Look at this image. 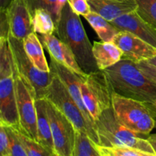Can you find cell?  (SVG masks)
<instances>
[{"mask_svg": "<svg viewBox=\"0 0 156 156\" xmlns=\"http://www.w3.org/2000/svg\"><path fill=\"white\" fill-rule=\"evenodd\" d=\"M151 107H152V110H153V112H154V115H155V117H156V103L154 104H150Z\"/></svg>", "mask_w": 156, "mask_h": 156, "instance_id": "35", "label": "cell"}, {"mask_svg": "<svg viewBox=\"0 0 156 156\" xmlns=\"http://www.w3.org/2000/svg\"><path fill=\"white\" fill-rule=\"evenodd\" d=\"M0 156H10V141L7 129L0 123Z\"/></svg>", "mask_w": 156, "mask_h": 156, "instance_id": "29", "label": "cell"}, {"mask_svg": "<svg viewBox=\"0 0 156 156\" xmlns=\"http://www.w3.org/2000/svg\"><path fill=\"white\" fill-rule=\"evenodd\" d=\"M92 12L101 15L108 21L136 10L135 0H88Z\"/></svg>", "mask_w": 156, "mask_h": 156, "instance_id": "16", "label": "cell"}, {"mask_svg": "<svg viewBox=\"0 0 156 156\" xmlns=\"http://www.w3.org/2000/svg\"><path fill=\"white\" fill-rule=\"evenodd\" d=\"M11 36L18 40H23L33 33L32 15L27 0H13L6 10Z\"/></svg>", "mask_w": 156, "mask_h": 156, "instance_id": "12", "label": "cell"}, {"mask_svg": "<svg viewBox=\"0 0 156 156\" xmlns=\"http://www.w3.org/2000/svg\"><path fill=\"white\" fill-rule=\"evenodd\" d=\"M96 145L86 134L76 131L73 156H101Z\"/></svg>", "mask_w": 156, "mask_h": 156, "instance_id": "23", "label": "cell"}, {"mask_svg": "<svg viewBox=\"0 0 156 156\" xmlns=\"http://www.w3.org/2000/svg\"><path fill=\"white\" fill-rule=\"evenodd\" d=\"M45 98L70 120L76 131L84 133L95 144L99 145L98 136L96 130L88 125L85 116L71 97L66 87L55 74L47 89Z\"/></svg>", "mask_w": 156, "mask_h": 156, "instance_id": "5", "label": "cell"}, {"mask_svg": "<svg viewBox=\"0 0 156 156\" xmlns=\"http://www.w3.org/2000/svg\"><path fill=\"white\" fill-rule=\"evenodd\" d=\"M15 129V128H14ZM15 129L17 136L22 143L28 156H53V154L40 144L36 140H34L23 133L19 129Z\"/></svg>", "mask_w": 156, "mask_h": 156, "instance_id": "24", "label": "cell"}, {"mask_svg": "<svg viewBox=\"0 0 156 156\" xmlns=\"http://www.w3.org/2000/svg\"><path fill=\"white\" fill-rule=\"evenodd\" d=\"M112 153L118 156H156V153L144 152L133 148L107 147Z\"/></svg>", "mask_w": 156, "mask_h": 156, "instance_id": "27", "label": "cell"}, {"mask_svg": "<svg viewBox=\"0 0 156 156\" xmlns=\"http://www.w3.org/2000/svg\"><path fill=\"white\" fill-rule=\"evenodd\" d=\"M137 67L147 79L156 84V67L149 63L147 60L136 62Z\"/></svg>", "mask_w": 156, "mask_h": 156, "instance_id": "30", "label": "cell"}, {"mask_svg": "<svg viewBox=\"0 0 156 156\" xmlns=\"http://www.w3.org/2000/svg\"><path fill=\"white\" fill-rule=\"evenodd\" d=\"M35 105L37 119V142L52 154H54L51 126L47 112V100L46 98H36Z\"/></svg>", "mask_w": 156, "mask_h": 156, "instance_id": "17", "label": "cell"}, {"mask_svg": "<svg viewBox=\"0 0 156 156\" xmlns=\"http://www.w3.org/2000/svg\"><path fill=\"white\" fill-rule=\"evenodd\" d=\"M112 108L117 120L133 132L140 120L147 114L154 113L150 104L124 97L115 92L112 96Z\"/></svg>", "mask_w": 156, "mask_h": 156, "instance_id": "9", "label": "cell"}, {"mask_svg": "<svg viewBox=\"0 0 156 156\" xmlns=\"http://www.w3.org/2000/svg\"><path fill=\"white\" fill-rule=\"evenodd\" d=\"M50 69L51 71L62 81V83L66 87L67 90L69 92L70 95L73 98L74 101L81 110L83 115L85 116L88 125L91 126L92 129L96 130L95 122L93 120L91 116L88 113V110L85 108L84 105L83 100H82V93H81V82L84 80L82 78L76 75L71 70L69 69L66 66H64L62 64L56 62L55 59L50 57ZM97 132V131H96Z\"/></svg>", "mask_w": 156, "mask_h": 156, "instance_id": "11", "label": "cell"}, {"mask_svg": "<svg viewBox=\"0 0 156 156\" xmlns=\"http://www.w3.org/2000/svg\"><path fill=\"white\" fill-rule=\"evenodd\" d=\"M112 42L121 50L123 59L138 62L156 56L155 47L129 32L120 31Z\"/></svg>", "mask_w": 156, "mask_h": 156, "instance_id": "10", "label": "cell"}, {"mask_svg": "<svg viewBox=\"0 0 156 156\" xmlns=\"http://www.w3.org/2000/svg\"><path fill=\"white\" fill-rule=\"evenodd\" d=\"M12 1L13 0H0V11L6 10Z\"/></svg>", "mask_w": 156, "mask_h": 156, "instance_id": "32", "label": "cell"}, {"mask_svg": "<svg viewBox=\"0 0 156 156\" xmlns=\"http://www.w3.org/2000/svg\"><path fill=\"white\" fill-rule=\"evenodd\" d=\"M103 71L114 92L144 103H156V84L143 74L135 62L123 58Z\"/></svg>", "mask_w": 156, "mask_h": 156, "instance_id": "1", "label": "cell"}, {"mask_svg": "<svg viewBox=\"0 0 156 156\" xmlns=\"http://www.w3.org/2000/svg\"><path fill=\"white\" fill-rule=\"evenodd\" d=\"M84 17L101 41L111 42L116 35L120 32L110 21L96 12L91 11Z\"/></svg>", "mask_w": 156, "mask_h": 156, "instance_id": "20", "label": "cell"}, {"mask_svg": "<svg viewBox=\"0 0 156 156\" xmlns=\"http://www.w3.org/2000/svg\"><path fill=\"white\" fill-rule=\"evenodd\" d=\"M136 12L147 22L156 27V0H135Z\"/></svg>", "mask_w": 156, "mask_h": 156, "instance_id": "25", "label": "cell"}, {"mask_svg": "<svg viewBox=\"0 0 156 156\" xmlns=\"http://www.w3.org/2000/svg\"><path fill=\"white\" fill-rule=\"evenodd\" d=\"M27 2L31 15L37 9H47L51 14L56 27L67 0H27Z\"/></svg>", "mask_w": 156, "mask_h": 156, "instance_id": "22", "label": "cell"}, {"mask_svg": "<svg viewBox=\"0 0 156 156\" xmlns=\"http://www.w3.org/2000/svg\"><path fill=\"white\" fill-rule=\"evenodd\" d=\"M24 49L32 63L37 69L44 73H50V66L44 55L43 45L37 33L33 32L23 40Z\"/></svg>", "mask_w": 156, "mask_h": 156, "instance_id": "19", "label": "cell"}, {"mask_svg": "<svg viewBox=\"0 0 156 156\" xmlns=\"http://www.w3.org/2000/svg\"><path fill=\"white\" fill-rule=\"evenodd\" d=\"M10 36V26L6 11H0V40H8Z\"/></svg>", "mask_w": 156, "mask_h": 156, "instance_id": "31", "label": "cell"}, {"mask_svg": "<svg viewBox=\"0 0 156 156\" xmlns=\"http://www.w3.org/2000/svg\"><path fill=\"white\" fill-rule=\"evenodd\" d=\"M34 31L39 34H53L56 32L55 24L51 14L44 9H37L32 13Z\"/></svg>", "mask_w": 156, "mask_h": 156, "instance_id": "21", "label": "cell"}, {"mask_svg": "<svg viewBox=\"0 0 156 156\" xmlns=\"http://www.w3.org/2000/svg\"><path fill=\"white\" fill-rule=\"evenodd\" d=\"M38 37L50 57L83 79L86 78L88 74L79 66L73 52L66 44L53 34H40Z\"/></svg>", "mask_w": 156, "mask_h": 156, "instance_id": "13", "label": "cell"}, {"mask_svg": "<svg viewBox=\"0 0 156 156\" xmlns=\"http://www.w3.org/2000/svg\"><path fill=\"white\" fill-rule=\"evenodd\" d=\"M0 123L20 130L15 63L9 39L0 40Z\"/></svg>", "mask_w": 156, "mask_h": 156, "instance_id": "3", "label": "cell"}, {"mask_svg": "<svg viewBox=\"0 0 156 156\" xmlns=\"http://www.w3.org/2000/svg\"><path fill=\"white\" fill-rule=\"evenodd\" d=\"M147 140L149 142V143L151 144V146H152L154 151H155V152L156 153V133L153 134V135L149 136L147 138Z\"/></svg>", "mask_w": 156, "mask_h": 156, "instance_id": "33", "label": "cell"}, {"mask_svg": "<svg viewBox=\"0 0 156 156\" xmlns=\"http://www.w3.org/2000/svg\"><path fill=\"white\" fill-rule=\"evenodd\" d=\"M88 91L100 105L102 111L112 107V86L102 70L91 73L84 79Z\"/></svg>", "mask_w": 156, "mask_h": 156, "instance_id": "15", "label": "cell"}, {"mask_svg": "<svg viewBox=\"0 0 156 156\" xmlns=\"http://www.w3.org/2000/svg\"><path fill=\"white\" fill-rule=\"evenodd\" d=\"M99 145L105 147L133 148L155 153L147 139L123 126L117 119L113 108L105 110L95 122Z\"/></svg>", "mask_w": 156, "mask_h": 156, "instance_id": "4", "label": "cell"}, {"mask_svg": "<svg viewBox=\"0 0 156 156\" xmlns=\"http://www.w3.org/2000/svg\"><path fill=\"white\" fill-rule=\"evenodd\" d=\"M47 112L51 126L54 154L58 156H73L76 133L74 126L49 101H47Z\"/></svg>", "mask_w": 156, "mask_h": 156, "instance_id": "8", "label": "cell"}, {"mask_svg": "<svg viewBox=\"0 0 156 156\" xmlns=\"http://www.w3.org/2000/svg\"><path fill=\"white\" fill-rule=\"evenodd\" d=\"M72 10L79 15L85 16L91 12L88 0H67Z\"/></svg>", "mask_w": 156, "mask_h": 156, "instance_id": "28", "label": "cell"}, {"mask_svg": "<svg viewBox=\"0 0 156 156\" xmlns=\"http://www.w3.org/2000/svg\"><path fill=\"white\" fill-rule=\"evenodd\" d=\"M53 156H58V155H56V154H53Z\"/></svg>", "mask_w": 156, "mask_h": 156, "instance_id": "36", "label": "cell"}, {"mask_svg": "<svg viewBox=\"0 0 156 156\" xmlns=\"http://www.w3.org/2000/svg\"><path fill=\"white\" fill-rule=\"evenodd\" d=\"M58 37L66 44L73 52L79 66L87 74L98 71L93 55L92 47L79 15L66 3L56 27Z\"/></svg>", "mask_w": 156, "mask_h": 156, "instance_id": "2", "label": "cell"}, {"mask_svg": "<svg viewBox=\"0 0 156 156\" xmlns=\"http://www.w3.org/2000/svg\"><path fill=\"white\" fill-rule=\"evenodd\" d=\"M15 93L20 130L37 142V119L35 105V93L15 68Z\"/></svg>", "mask_w": 156, "mask_h": 156, "instance_id": "7", "label": "cell"}, {"mask_svg": "<svg viewBox=\"0 0 156 156\" xmlns=\"http://www.w3.org/2000/svg\"><path fill=\"white\" fill-rule=\"evenodd\" d=\"M9 44L15 70L34 91L36 98H45L47 89L54 76L53 73L52 71L44 73L34 66L24 50L23 41L10 36Z\"/></svg>", "mask_w": 156, "mask_h": 156, "instance_id": "6", "label": "cell"}, {"mask_svg": "<svg viewBox=\"0 0 156 156\" xmlns=\"http://www.w3.org/2000/svg\"><path fill=\"white\" fill-rule=\"evenodd\" d=\"M111 23L119 31L129 32L156 48V27L145 21L136 10L121 15Z\"/></svg>", "mask_w": 156, "mask_h": 156, "instance_id": "14", "label": "cell"}, {"mask_svg": "<svg viewBox=\"0 0 156 156\" xmlns=\"http://www.w3.org/2000/svg\"><path fill=\"white\" fill-rule=\"evenodd\" d=\"M5 126L7 129L10 141V156H28L22 143L17 136L15 129L11 126Z\"/></svg>", "mask_w": 156, "mask_h": 156, "instance_id": "26", "label": "cell"}, {"mask_svg": "<svg viewBox=\"0 0 156 156\" xmlns=\"http://www.w3.org/2000/svg\"><path fill=\"white\" fill-rule=\"evenodd\" d=\"M148 62H149L150 64H152V66H154L156 67V56H154V57L151 58V59H148Z\"/></svg>", "mask_w": 156, "mask_h": 156, "instance_id": "34", "label": "cell"}, {"mask_svg": "<svg viewBox=\"0 0 156 156\" xmlns=\"http://www.w3.org/2000/svg\"><path fill=\"white\" fill-rule=\"evenodd\" d=\"M92 51L98 68L102 71L113 66L123 59L121 50L112 41H94Z\"/></svg>", "mask_w": 156, "mask_h": 156, "instance_id": "18", "label": "cell"}]
</instances>
